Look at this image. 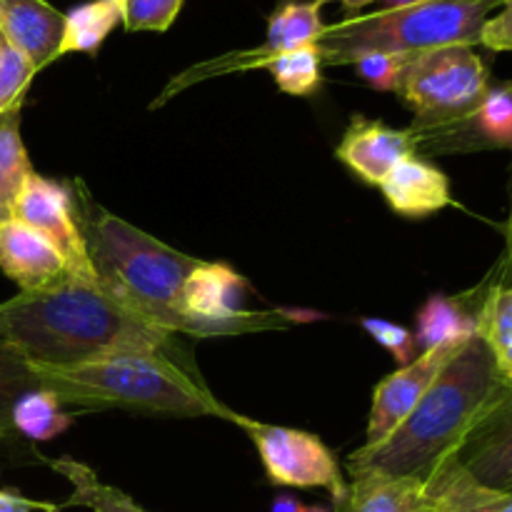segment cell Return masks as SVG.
<instances>
[{
  "instance_id": "4dcf8cb0",
  "label": "cell",
  "mask_w": 512,
  "mask_h": 512,
  "mask_svg": "<svg viewBox=\"0 0 512 512\" xmlns=\"http://www.w3.org/2000/svg\"><path fill=\"white\" fill-rule=\"evenodd\" d=\"M480 45L495 50V53L512 50V0L500 5L493 18L485 20L483 30H480Z\"/></svg>"
},
{
  "instance_id": "603a6c76",
  "label": "cell",
  "mask_w": 512,
  "mask_h": 512,
  "mask_svg": "<svg viewBox=\"0 0 512 512\" xmlns=\"http://www.w3.org/2000/svg\"><path fill=\"white\" fill-rule=\"evenodd\" d=\"M73 413L63 408L58 395L48 388H30L10 408V425L28 443H48L73 425Z\"/></svg>"
},
{
  "instance_id": "7a4b0ae2",
  "label": "cell",
  "mask_w": 512,
  "mask_h": 512,
  "mask_svg": "<svg viewBox=\"0 0 512 512\" xmlns=\"http://www.w3.org/2000/svg\"><path fill=\"white\" fill-rule=\"evenodd\" d=\"M493 355L475 335L435 378L413 413L378 445L348 458L350 478L365 473L423 478L460 443L485 405L503 388Z\"/></svg>"
},
{
  "instance_id": "836d02e7",
  "label": "cell",
  "mask_w": 512,
  "mask_h": 512,
  "mask_svg": "<svg viewBox=\"0 0 512 512\" xmlns=\"http://www.w3.org/2000/svg\"><path fill=\"white\" fill-rule=\"evenodd\" d=\"M493 280H498V283H510L512 285V215L508 220V245H505L503 263H500L498 273L493 275Z\"/></svg>"
},
{
  "instance_id": "484cf974",
  "label": "cell",
  "mask_w": 512,
  "mask_h": 512,
  "mask_svg": "<svg viewBox=\"0 0 512 512\" xmlns=\"http://www.w3.org/2000/svg\"><path fill=\"white\" fill-rule=\"evenodd\" d=\"M323 55L318 45L288 50V53L273 55L263 63V68L273 75L275 85L283 93L295 98H310L323 85Z\"/></svg>"
},
{
  "instance_id": "9c48e42d",
  "label": "cell",
  "mask_w": 512,
  "mask_h": 512,
  "mask_svg": "<svg viewBox=\"0 0 512 512\" xmlns=\"http://www.w3.org/2000/svg\"><path fill=\"white\" fill-rule=\"evenodd\" d=\"M13 218L43 233L65 255L75 278L100 283L93 260H90L83 228L78 223L73 190L33 170L15 200Z\"/></svg>"
},
{
  "instance_id": "4316f807",
  "label": "cell",
  "mask_w": 512,
  "mask_h": 512,
  "mask_svg": "<svg viewBox=\"0 0 512 512\" xmlns=\"http://www.w3.org/2000/svg\"><path fill=\"white\" fill-rule=\"evenodd\" d=\"M33 78L35 68L30 60L0 35V113L23 108V98Z\"/></svg>"
},
{
  "instance_id": "5bb4252c",
  "label": "cell",
  "mask_w": 512,
  "mask_h": 512,
  "mask_svg": "<svg viewBox=\"0 0 512 512\" xmlns=\"http://www.w3.org/2000/svg\"><path fill=\"white\" fill-rule=\"evenodd\" d=\"M65 13L48 0H0V35L30 60L35 73L58 60Z\"/></svg>"
},
{
  "instance_id": "44dd1931",
  "label": "cell",
  "mask_w": 512,
  "mask_h": 512,
  "mask_svg": "<svg viewBox=\"0 0 512 512\" xmlns=\"http://www.w3.org/2000/svg\"><path fill=\"white\" fill-rule=\"evenodd\" d=\"M30 388H38L30 363L0 335V468L18 463L23 438L10 425V408Z\"/></svg>"
},
{
  "instance_id": "f546056e",
  "label": "cell",
  "mask_w": 512,
  "mask_h": 512,
  "mask_svg": "<svg viewBox=\"0 0 512 512\" xmlns=\"http://www.w3.org/2000/svg\"><path fill=\"white\" fill-rule=\"evenodd\" d=\"M365 333L375 340L378 345H383L390 355L395 358V363L403 368V365L413 363L420 355L418 343H415V335L410 330H405L403 325H395L390 320L383 318H363L360 320Z\"/></svg>"
},
{
  "instance_id": "ffe728a7",
  "label": "cell",
  "mask_w": 512,
  "mask_h": 512,
  "mask_svg": "<svg viewBox=\"0 0 512 512\" xmlns=\"http://www.w3.org/2000/svg\"><path fill=\"white\" fill-rule=\"evenodd\" d=\"M415 343L420 353L440 348V345H463L475 335V315L465 298L433 295L415 318Z\"/></svg>"
},
{
  "instance_id": "8992f818",
  "label": "cell",
  "mask_w": 512,
  "mask_h": 512,
  "mask_svg": "<svg viewBox=\"0 0 512 512\" xmlns=\"http://www.w3.org/2000/svg\"><path fill=\"white\" fill-rule=\"evenodd\" d=\"M488 90L490 70L470 45H445L410 55L398 85V95L415 113L413 133L463 123Z\"/></svg>"
},
{
  "instance_id": "8fae6325",
  "label": "cell",
  "mask_w": 512,
  "mask_h": 512,
  "mask_svg": "<svg viewBox=\"0 0 512 512\" xmlns=\"http://www.w3.org/2000/svg\"><path fill=\"white\" fill-rule=\"evenodd\" d=\"M463 345H440V348L425 350L413 363L403 365V368H398L393 375H388V378L375 385L368 428H365V445L368 448L383 443L413 413L420 398L428 393V388L443 373L445 365L463 350Z\"/></svg>"
},
{
  "instance_id": "3957f363",
  "label": "cell",
  "mask_w": 512,
  "mask_h": 512,
  "mask_svg": "<svg viewBox=\"0 0 512 512\" xmlns=\"http://www.w3.org/2000/svg\"><path fill=\"white\" fill-rule=\"evenodd\" d=\"M75 210L100 285L123 308L165 333H188L183 285L200 258L160 243L128 220L93 203L83 180L73 183Z\"/></svg>"
},
{
  "instance_id": "e0dca14e",
  "label": "cell",
  "mask_w": 512,
  "mask_h": 512,
  "mask_svg": "<svg viewBox=\"0 0 512 512\" xmlns=\"http://www.w3.org/2000/svg\"><path fill=\"white\" fill-rule=\"evenodd\" d=\"M428 512H512V490L488 488L445 455L425 475Z\"/></svg>"
},
{
  "instance_id": "cb8c5ba5",
  "label": "cell",
  "mask_w": 512,
  "mask_h": 512,
  "mask_svg": "<svg viewBox=\"0 0 512 512\" xmlns=\"http://www.w3.org/2000/svg\"><path fill=\"white\" fill-rule=\"evenodd\" d=\"M50 468L73 488L68 503L63 508H88L90 512H148L140 508L130 495L113 485L103 483L90 465L80 463L75 458H55L48 460Z\"/></svg>"
},
{
  "instance_id": "5b68a950",
  "label": "cell",
  "mask_w": 512,
  "mask_h": 512,
  "mask_svg": "<svg viewBox=\"0 0 512 512\" xmlns=\"http://www.w3.org/2000/svg\"><path fill=\"white\" fill-rule=\"evenodd\" d=\"M495 0H423L408 8H383L325 25L318 40L325 65H350L365 53L415 55L445 45H480V30Z\"/></svg>"
},
{
  "instance_id": "52a82bcc",
  "label": "cell",
  "mask_w": 512,
  "mask_h": 512,
  "mask_svg": "<svg viewBox=\"0 0 512 512\" xmlns=\"http://www.w3.org/2000/svg\"><path fill=\"white\" fill-rule=\"evenodd\" d=\"M245 293L248 283L230 265L200 260L183 285V310L190 323V335L215 338V335L285 330L288 325L313 318V315L285 313V310L255 313L245 308Z\"/></svg>"
},
{
  "instance_id": "1f68e13d",
  "label": "cell",
  "mask_w": 512,
  "mask_h": 512,
  "mask_svg": "<svg viewBox=\"0 0 512 512\" xmlns=\"http://www.w3.org/2000/svg\"><path fill=\"white\" fill-rule=\"evenodd\" d=\"M0 512H63V505L33 500L13 488H0Z\"/></svg>"
},
{
  "instance_id": "d4e9b609",
  "label": "cell",
  "mask_w": 512,
  "mask_h": 512,
  "mask_svg": "<svg viewBox=\"0 0 512 512\" xmlns=\"http://www.w3.org/2000/svg\"><path fill=\"white\" fill-rule=\"evenodd\" d=\"M30 173L33 165L20 135V108H13L0 113V223L13 218L15 200Z\"/></svg>"
},
{
  "instance_id": "f1b7e54d",
  "label": "cell",
  "mask_w": 512,
  "mask_h": 512,
  "mask_svg": "<svg viewBox=\"0 0 512 512\" xmlns=\"http://www.w3.org/2000/svg\"><path fill=\"white\" fill-rule=\"evenodd\" d=\"M408 58L410 55L403 53H365L358 55L350 65L370 88L383 90V93H398Z\"/></svg>"
},
{
  "instance_id": "74e56055",
  "label": "cell",
  "mask_w": 512,
  "mask_h": 512,
  "mask_svg": "<svg viewBox=\"0 0 512 512\" xmlns=\"http://www.w3.org/2000/svg\"><path fill=\"white\" fill-rule=\"evenodd\" d=\"M495 3H500V5H505V3H508V0H495Z\"/></svg>"
},
{
  "instance_id": "d6a6232c",
  "label": "cell",
  "mask_w": 512,
  "mask_h": 512,
  "mask_svg": "<svg viewBox=\"0 0 512 512\" xmlns=\"http://www.w3.org/2000/svg\"><path fill=\"white\" fill-rule=\"evenodd\" d=\"M270 512H333V508H325V505H305L295 495H278L270 503Z\"/></svg>"
},
{
  "instance_id": "30bf717a",
  "label": "cell",
  "mask_w": 512,
  "mask_h": 512,
  "mask_svg": "<svg viewBox=\"0 0 512 512\" xmlns=\"http://www.w3.org/2000/svg\"><path fill=\"white\" fill-rule=\"evenodd\" d=\"M448 455L478 483L512 490V388H500Z\"/></svg>"
},
{
  "instance_id": "7402d4cb",
  "label": "cell",
  "mask_w": 512,
  "mask_h": 512,
  "mask_svg": "<svg viewBox=\"0 0 512 512\" xmlns=\"http://www.w3.org/2000/svg\"><path fill=\"white\" fill-rule=\"evenodd\" d=\"M123 23L120 0H90L75 5L65 13L63 40H60L58 58L70 53L98 55L108 35Z\"/></svg>"
},
{
  "instance_id": "6da1fadb",
  "label": "cell",
  "mask_w": 512,
  "mask_h": 512,
  "mask_svg": "<svg viewBox=\"0 0 512 512\" xmlns=\"http://www.w3.org/2000/svg\"><path fill=\"white\" fill-rule=\"evenodd\" d=\"M0 335L38 365H75L115 353L173 358V335L130 313L100 283L78 278L0 303Z\"/></svg>"
},
{
  "instance_id": "277c9868",
  "label": "cell",
  "mask_w": 512,
  "mask_h": 512,
  "mask_svg": "<svg viewBox=\"0 0 512 512\" xmlns=\"http://www.w3.org/2000/svg\"><path fill=\"white\" fill-rule=\"evenodd\" d=\"M30 370L40 388L53 390L60 403L83 413L130 410L228 423L238 415L220 403L193 370L163 353H115L75 365L30 363Z\"/></svg>"
},
{
  "instance_id": "2e32d148",
  "label": "cell",
  "mask_w": 512,
  "mask_h": 512,
  "mask_svg": "<svg viewBox=\"0 0 512 512\" xmlns=\"http://www.w3.org/2000/svg\"><path fill=\"white\" fill-rule=\"evenodd\" d=\"M378 188L390 210L403 218H428L453 203L448 175L420 153L400 160Z\"/></svg>"
},
{
  "instance_id": "d590c367",
  "label": "cell",
  "mask_w": 512,
  "mask_h": 512,
  "mask_svg": "<svg viewBox=\"0 0 512 512\" xmlns=\"http://www.w3.org/2000/svg\"><path fill=\"white\" fill-rule=\"evenodd\" d=\"M415 3H423V0H383L385 8H408Z\"/></svg>"
},
{
  "instance_id": "ba28073f",
  "label": "cell",
  "mask_w": 512,
  "mask_h": 512,
  "mask_svg": "<svg viewBox=\"0 0 512 512\" xmlns=\"http://www.w3.org/2000/svg\"><path fill=\"white\" fill-rule=\"evenodd\" d=\"M233 425L248 433L263 460L265 475L280 488H323L333 503L348 495L338 458L333 450L313 433L283 425H268L248 415H235Z\"/></svg>"
},
{
  "instance_id": "e575fe53",
  "label": "cell",
  "mask_w": 512,
  "mask_h": 512,
  "mask_svg": "<svg viewBox=\"0 0 512 512\" xmlns=\"http://www.w3.org/2000/svg\"><path fill=\"white\" fill-rule=\"evenodd\" d=\"M320 5H328V3H340L343 5V10H345V15H358L360 10L363 8H368V5H373V3H378V0H318Z\"/></svg>"
},
{
  "instance_id": "83f0119b",
  "label": "cell",
  "mask_w": 512,
  "mask_h": 512,
  "mask_svg": "<svg viewBox=\"0 0 512 512\" xmlns=\"http://www.w3.org/2000/svg\"><path fill=\"white\" fill-rule=\"evenodd\" d=\"M185 0H120L123 28L128 33H165L183 10Z\"/></svg>"
},
{
  "instance_id": "ac0fdd59",
  "label": "cell",
  "mask_w": 512,
  "mask_h": 512,
  "mask_svg": "<svg viewBox=\"0 0 512 512\" xmlns=\"http://www.w3.org/2000/svg\"><path fill=\"white\" fill-rule=\"evenodd\" d=\"M475 315V333L483 340L500 380L512 388V285L488 280L473 295H463Z\"/></svg>"
},
{
  "instance_id": "7c38bea8",
  "label": "cell",
  "mask_w": 512,
  "mask_h": 512,
  "mask_svg": "<svg viewBox=\"0 0 512 512\" xmlns=\"http://www.w3.org/2000/svg\"><path fill=\"white\" fill-rule=\"evenodd\" d=\"M0 270L18 285L20 293L53 288L75 278L65 255L43 233L18 218L0 223Z\"/></svg>"
},
{
  "instance_id": "d6986e66",
  "label": "cell",
  "mask_w": 512,
  "mask_h": 512,
  "mask_svg": "<svg viewBox=\"0 0 512 512\" xmlns=\"http://www.w3.org/2000/svg\"><path fill=\"white\" fill-rule=\"evenodd\" d=\"M333 512H428L425 480L380 473L358 475Z\"/></svg>"
},
{
  "instance_id": "9a60e30c",
  "label": "cell",
  "mask_w": 512,
  "mask_h": 512,
  "mask_svg": "<svg viewBox=\"0 0 512 512\" xmlns=\"http://www.w3.org/2000/svg\"><path fill=\"white\" fill-rule=\"evenodd\" d=\"M323 5L318 0H283L273 13L268 15V30L260 48L248 53L230 55L233 63L220 65L215 73H228V70L263 68V63L273 55L288 53V50L305 48V45H318L323 35Z\"/></svg>"
},
{
  "instance_id": "8d00e7d4",
  "label": "cell",
  "mask_w": 512,
  "mask_h": 512,
  "mask_svg": "<svg viewBox=\"0 0 512 512\" xmlns=\"http://www.w3.org/2000/svg\"><path fill=\"white\" fill-rule=\"evenodd\" d=\"M505 85H508V88L512 90V80H508V83H505ZM510 180H512V168H510Z\"/></svg>"
},
{
  "instance_id": "4fadbf2b",
  "label": "cell",
  "mask_w": 512,
  "mask_h": 512,
  "mask_svg": "<svg viewBox=\"0 0 512 512\" xmlns=\"http://www.w3.org/2000/svg\"><path fill=\"white\" fill-rule=\"evenodd\" d=\"M415 153L418 148L410 128H393L383 120L365 118V115H353L335 148V158L368 185L383 183L385 175L400 160Z\"/></svg>"
}]
</instances>
